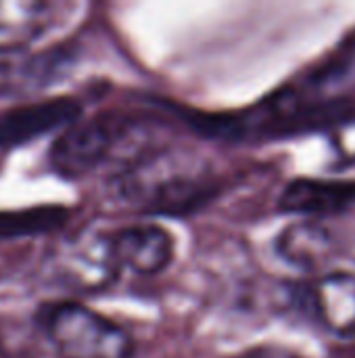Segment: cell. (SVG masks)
<instances>
[{"label":"cell","mask_w":355,"mask_h":358,"mask_svg":"<svg viewBox=\"0 0 355 358\" xmlns=\"http://www.w3.org/2000/svg\"><path fill=\"white\" fill-rule=\"evenodd\" d=\"M109 191L117 203L144 214H190L216 195L218 182L205 159L159 151L121 168L109 180Z\"/></svg>","instance_id":"cell-1"},{"label":"cell","mask_w":355,"mask_h":358,"mask_svg":"<svg viewBox=\"0 0 355 358\" xmlns=\"http://www.w3.org/2000/svg\"><path fill=\"white\" fill-rule=\"evenodd\" d=\"M136 128L134 120L117 113L82 117L52 143L50 166L65 178L86 176L113 159L123 162L121 168H126L140 157L134 145Z\"/></svg>","instance_id":"cell-2"},{"label":"cell","mask_w":355,"mask_h":358,"mask_svg":"<svg viewBox=\"0 0 355 358\" xmlns=\"http://www.w3.org/2000/svg\"><path fill=\"white\" fill-rule=\"evenodd\" d=\"M36 319L61 358H134L136 355V344L121 325L84 304H46Z\"/></svg>","instance_id":"cell-3"},{"label":"cell","mask_w":355,"mask_h":358,"mask_svg":"<svg viewBox=\"0 0 355 358\" xmlns=\"http://www.w3.org/2000/svg\"><path fill=\"white\" fill-rule=\"evenodd\" d=\"M82 103L73 96H52L25 103L0 115V149L19 147L59 128H69L82 120Z\"/></svg>","instance_id":"cell-4"},{"label":"cell","mask_w":355,"mask_h":358,"mask_svg":"<svg viewBox=\"0 0 355 358\" xmlns=\"http://www.w3.org/2000/svg\"><path fill=\"white\" fill-rule=\"evenodd\" d=\"M297 292L305 310L322 329L337 338H355V275L347 271L324 273Z\"/></svg>","instance_id":"cell-5"},{"label":"cell","mask_w":355,"mask_h":358,"mask_svg":"<svg viewBox=\"0 0 355 358\" xmlns=\"http://www.w3.org/2000/svg\"><path fill=\"white\" fill-rule=\"evenodd\" d=\"M69 65L65 50L31 52L27 46H0V99L46 88Z\"/></svg>","instance_id":"cell-6"},{"label":"cell","mask_w":355,"mask_h":358,"mask_svg":"<svg viewBox=\"0 0 355 358\" xmlns=\"http://www.w3.org/2000/svg\"><path fill=\"white\" fill-rule=\"evenodd\" d=\"M111 252L119 268L136 275H159L174 260V237L167 229L140 222L109 235Z\"/></svg>","instance_id":"cell-7"},{"label":"cell","mask_w":355,"mask_h":358,"mask_svg":"<svg viewBox=\"0 0 355 358\" xmlns=\"http://www.w3.org/2000/svg\"><path fill=\"white\" fill-rule=\"evenodd\" d=\"M355 208V180L339 178H295L280 197L278 210L285 214L318 220L322 216L343 214Z\"/></svg>","instance_id":"cell-8"},{"label":"cell","mask_w":355,"mask_h":358,"mask_svg":"<svg viewBox=\"0 0 355 358\" xmlns=\"http://www.w3.org/2000/svg\"><path fill=\"white\" fill-rule=\"evenodd\" d=\"M61 279L80 289H103L115 281L119 266L111 252L109 235H84L61 250L56 258Z\"/></svg>","instance_id":"cell-9"},{"label":"cell","mask_w":355,"mask_h":358,"mask_svg":"<svg viewBox=\"0 0 355 358\" xmlns=\"http://www.w3.org/2000/svg\"><path fill=\"white\" fill-rule=\"evenodd\" d=\"M276 256L289 266L305 273L322 268L335 254V239L320 220H299L282 229L274 241Z\"/></svg>","instance_id":"cell-10"},{"label":"cell","mask_w":355,"mask_h":358,"mask_svg":"<svg viewBox=\"0 0 355 358\" xmlns=\"http://www.w3.org/2000/svg\"><path fill=\"white\" fill-rule=\"evenodd\" d=\"M63 6L40 0H0V46H27L44 36Z\"/></svg>","instance_id":"cell-11"},{"label":"cell","mask_w":355,"mask_h":358,"mask_svg":"<svg viewBox=\"0 0 355 358\" xmlns=\"http://www.w3.org/2000/svg\"><path fill=\"white\" fill-rule=\"evenodd\" d=\"M67 220H69V210L59 203H44L23 210L0 212V239L48 235L63 229Z\"/></svg>","instance_id":"cell-12"},{"label":"cell","mask_w":355,"mask_h":358,"mask_svg":"<svg viewBox=\"0 0 355 358\" xmlns=\"http://www.w3.org/2000/svg\"><path fill=\"white\" fill-rule=\"evenodd\" d=\"M331 143L339 159L355 162V117H347L341 124L333 126Z\"/></svg>","instance_id":"cell-13"},{"label":"cell","mask_w":355,"mask_h":358,"mask_svg":"<svg viewBox=\"0 0 355 358\" xmlns=\"http://www.w3.org/2000/svg\"><path fill=\"white\" fill-rule=\"evenodd\" d=\"M241 358H303L293 350L280 348V346H257L247 350Z\"/></svg>","instance_id":"cell-14"}]
</instances>
